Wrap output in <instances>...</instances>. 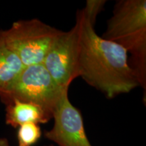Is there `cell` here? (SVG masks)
<instances>
[{
  "instance_id": "cell-1",
  "label": "cell",
  "mask_w": 146,
  "mask_h": 146,
  "mask_svg": "<svg viewBox=\"0 0 146 146\" xmlns=\"http://www.w3.org/2000/svg\"><path fill=\"white\" fill-rule=\"evenodd\" d=\"M76 21L79 25L78 76L109 99L141 86L129 64L127 50L98 35L95 25L81 10L76 14Z\"/></svg>"
},
{
  "instance_id": "cell-2",
  "label": "cell",
  "mask_w": 146,
  "mask_h": 146,
  "mask_svg": "<svg viewBox=\"0 0 146 146\" xmlns=\"http://www.w3.org/2000/svg\"><path fill=\"white\" fill-rule=\"evenodd\" d=\"M102 37L121 45L131 54L129 64L136 72L141 86L145 89V0L117 1Z\"/></svg>"
},
{
  "instance_id": "cell-3",
  "label": "cell",
  "mask_w": 146,
  "mask_h": 146,
  "mask_svg": "<svg viewBox=\"0 0 146 146\" xmlns=\"http://www.w3.org/2000/svg\"><path fill=\"white\" fill-rule=\"evenodd\" d=\"M59 86L43 64L25 66L12 85L0 94L6 105L12 100L39 106L52 116V111L65 90Z\"/></svg>"
},
{
  "instance_id": "cell-4",
  "label": "cell",
  "mask_w": 146,
  "mask_h": 146,
  "mask_svg": "<svg viewBox=\"0 0 146 146\" xmlns=\"http://www.w3.org/2000/svg\"><path fill=\"white\" fill-rule=\"evenodd\" d=\"M60 31L36 18L16 21L10 29L1 31L7 46L25 66L43 64Z\"/></svg>"
},
{
  "instance_id": "cell-5",
  "label": "cell",
  "mask_w": 146,
  "mask_h": 146,
  "mask_svg": "<svg viewBox=\"0 0 146 146\" xmlns=\"http://www.w3.org/2000/svg\"><path fill=\"white\" fill-rule=\"evenodd\" d=\"M79 46V25L68 31H60L51 45L43 64L59 86L68 89L78 77L77 63Z\"/></svg>"
},
{
  "instance_id": "cell-6",
  "label": "cell",
  "mask_w": 146,
  "mask_h": 146,
  "mask_svg": "<svg viewBox=\"0 0 146 146\" xmlns=\"http://www.w3.org/2000/svg\"><path fill=\"white\" fill-rule=\"evenodd\" d=\"M68 89L63 92L52 111L54 127L45 131L47 139L59 146H92L87 138L80 111L70 103Z\"/></svg>"
},
{
  "instance_id": "cell-7",
  "label": "cell",
  "mask_w": 146,
  "mask_h": 146,
  "mask_svg": "<svg viewBox=\"0 0 146 146\" xmlns=\"http://www.w3.org/2000/svg\"><path fill=\"white\" fill-rule=\"evenodd\" d=\"M5 106V123L14 128L27 123L45 124L52 118L44 109L31 103L14 100Z\"/></svg>"
},
{
  "instance_id": "cell-8",
  "label": "cell",
  "mask_w": 146,
  "mask_h": 146,
  "mask_svg": "<svg viewBox=\"0 0 146 146\" xmlns=\"http://www.w3.org/2000/svg\"><path fill=\"white\" fill-rule=\"evenodd\" d=\"M24 68L19 58L7 46L0 31V94L12 85Z\"/></svg>"
},
{
  "instance_id": "cell-9",
  "label": "cell",
  "mask_w": 146,
  "mask_h": 146,
  "mask_svg": "<svg viewBox=\"0 0 146 146\" xmlns=\"http://www.w3.org/2000/svg\"><path fill=\"white\" fill-rule=\"evenodd\" d=\"M42 135L41 127L35 123L20 126L17 131L18 146H33L37 143Z\"/></svg>"
},
{
  "instance_id": "cell-10",
  "label": "cell",
  "mask_w": 146,
  "mask_h": 146,
  "mask_svg": "<svg viewBox=\"0 0 146 146\" xmlns=\"http://www.w3.org/2000/svg\"><path fill=\"white\" fill-rule=\"evenodd\" d=\"M106 2L104 0H88L85 7L81 11L85 17L95 25L97 16L104 8Z\"/></svg>"
},
{
  "instance_id": "cell-11",
  "label": "cell",
  "mask_w": 146,
  "mask_h": 146,
  "mask_svg": "<svg viewBox=\"0 0 146 146\" xmlns=\"http://www.w3.org/2000/svg\"><path fill=\"white\" fill-rule=\"evenodd\" d=\"M0 146H10L6 138H0Z\"/></svg>"
},
{
  "instance_id": "cell-12",
  "label": "cell",
  "mask_w": 146,
  "mask_h": 146,
  "mask_svg": "<svg viewBox=\"0 0 146 146\" xmlns=\"http://www.w3.org/2000/svg\"><path fill=\"white\" fill-rule=\"evenodd\" d=\"M45 146H54V145H45Z\"/></svg>"
}]
</instances>
